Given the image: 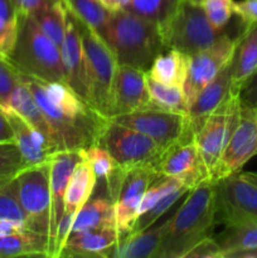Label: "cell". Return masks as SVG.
<instances>
[{
    "label": "cell",
    "mask_w": 257,
    "mask_h": 258,
    "mask_svg": "<svg viewBox=\"0 0 257 258\" xmlns=\"http://www.w3.org/2000/svg\"><path fill=\"white\" fill-rule=\"evenodd\" d=\"M20 73V72H19ZM52 130L57 150H83L97 144L108 118L66 82H52L20 73Z\"/></svg>",
    "instance_id": "6da1fadb"
},
{
    "label": "cell",
    "mask_w": 257,
    "mask_h": 258,
    "mask_svg": "<svg viewBox=\"0 0 257 258\" xmlns=\"http://www.w3.org/2000/svg\"><path fill=\"white\" fill-rule=\"evenodd\" d=\"M216 224V181L204 179L170 217L156 258H183L198 242L211 237Z\"/></svg>",
    "instance_id": "7a4b0ae2"
},
{
    "label": "cell",
    "mask_w": 257,
    "mask_h": 258,
    "mask_svg": "<svg viewBox=\"0 0 257 258\" xmlns=\"http://www.w3.org/2000/svg\"><path fill=\"white\" fill-rule=\"evenodd\" d=\"M101 37L111 48L117 64L145 72L168 49L160 27L127 9L111 13Z\"/></svg>",
    "instance_id": "3957f363"
},
{
    "label": "cell",
    "mask_w": 257,
    "mask_h": 258,
    "mask_svg": "<svg viewBox=\"0 0 257 258\" xmlns=\"http://www.w3.org/2000/svg\"><path fill=\"white\" fill-rule=\"evenodd\" d=\"M8 60L22 75L66 82L60 48L40 29L33 17L18 19L17 42Z\"/></svg>",
    "instance_id": "277c9868"
},
{
    "label": "cell",
    "mask_w": 257,
    "mask_h": 258,
    "mask_svg": "<svg viewBox=\"0 0 257 258\" xmlns=\"http://www.w3.org/2000/svg\"><path fill=\"white\" fill-rule=\"evenodd\" d=\"M68 9V8H67ZM75 15V14H73ZM77 19L82 37L87 75L91 88V105L106 118L112 113V91L117 60L102 37L85 22Z\"/></svg>",
    "instance_id": "5b68a950"
},
{
    "label": "cell",
    "mask_w": 257,
    "mask_h": 258,
    "mask_svg": "<svg viewBox=\"0 0 257 258\" xmlns=\"http://www.w3.org/2000/svg\"><path fill=\"white\" fill-rule=\"evenodd\" d=\"M166 48L194 55L214 44L224 30L214 29L203 8L190 0H180L175 13L161 30Z\"/></svg>",
    "instance_id": "8992f818"
},
{
    "label": "cell",
    "mask_w": 257,
    "mask_h": 258,
    "mask_svg": "<svg viewBox=\"0 0 257 258\" xmlns=\"http://www.w3.org/2000/svg\"><path fill=\"white\" fill-rule=\"evenodd\" d=\"M241 113V93L229 92L226 100L202 122L194 134L206 173L213 178L218 161L236 128Z\"/></svg>",
    "instance_id": "52a82bcc"
},
{
    "label": "cell",
    "mask_w": 257,
    "mask_h": 258,
    "mask_svg": "<svg viewBox=\"0 0 257 258\" xmlns=\"http://www.w3.org/2000/svg\"><path fill=\"white\" fill-rule=\"evenodd\" d=\"M17 197L27 216V228L47 237L49 232V163L28 165L13 178Z\"/></svg>",
    "instance_id": "ba28073f"
},
{
    "label": "cell",
    "mask_w": 257,
    "mask_h": 258,
    "mask_svg": "<svg viewBox=\"0 0 257 258\" xmlns=\"http://www.w3.org/2000/svg\"><path fill=\"white\" fill-rule=\"evenodd\" d=\"M97 145L105 148L123 169L146 165L154 168V164L164 151L149 136L113 122L110 118L98 136Z\"/></svg>",
    "instance_id": "9c48e42d"
},
{
    "label": "cell",
    "mask_w": 257,
    "mask_h": 258,
    "mask_svg": "<svg viewBox=\"0 0 257 258\" xmlns=\"http://www.w3.org/2000/svg\"><path fill=\"white\" fill-rule=\"evenodd\" d=\"M110 120L149 136L164 150L188 134H194L188 113L155 107L113 116Z\"/></svg>",
    "instance_id": "30bf717a"
},
{
    "label": "cell",
    "mask_w": 257,
    "mask_h": 258,
    "mask_svg": "<svg viewBox=\"0 0 257 258\" xmlns=\"http://www.w3.org/2000/svg\"><path fill=\"white\" fill-rule=\"evenodd\" d=\"M217 223L257 221V186L238 173L216 181Z\"/></svg>",
    "instance_id": "8fae6325"
},
{
    "label": "cell",
    "mask_w": 257,
    "mask_h": 258,
    "mask_svg": "<svg viewBox=\"0 0 257 258\" xmlns=\"http://www.w3.org/2000/svg\"><path fill=\"white\" fill-rule=\"evenodd\" d=\"M236 44L237 37L232 38L228 33L224 32L222 37L208 49L190 55L188 73L183 86L184 98L188 110L201 91L231 60Z\"/></svg>",
    "instance_id": "7c38bea8"
},
{
    "label": "cell",
    "mask_w": 257,
    "mask_h": 258,
    "mask_svg": "<svg viewBox=\"0 0 257 258\" xmlns=\"http://www.w3.org/2000/svg\"><path fill=\"white\" fill-rule=\"evenodd\" d=\"M257 155V108L241 103L239 121L218 161L212 180L217 181L241 171Z\"/></svg>",
    "instance_id": "4fadbf2b"
},
{
    "label": "cell",
    "mask_w": 257,
    "mask_h": 258,
    "mask_svg": "<svg viewBox=\"0 0 257 258\" xmlns=\"http://www.w3.org/2000/svg\"><path fill=\"white\" fill-rule=\"evenodd\" d=\"M156 178H159V175L150 165L136 166L125 170L120 186L112 199L115 206L116 231L120 239L130 233L138 218L141 198Z\"/></svg>",
    "instance_id": "5bb4252c"
},
{
    "label": "cell",
    "mask_w": 257,
    "mask_h": 258,
    "mask_svg": "<svg viewBox=\"0 0 257 258\" xmlns=\"http://www.w3.org/2000/svg\"><path fill=\"white\" fill-rule=\"evenodd\" d=\"M81 150H59L48 158L49 163L50 213L48 232V257L54 258L58 224L65 213L66 191L76 165L82 160Z\"/></svg>",
    "instance_id": "9a60e30c"
},
{
    "label": "cell",
    "mask_w": 257,
    "mask_h": 258,
    "mask_svg": "<svg viewBox=\"0 0 257 258\" xmlns=\"http://www.w3.org/2000/svg\"><path fill=\"white\" fill-rule=\"evenodd\" d=\"M154 170L159 176L180 179L191 188L204 179H209L202 163L194 134H188L178 143L166 148L154 164Z\"/></svg>",
    "instance_id": "2e32d148"
},
{
    "label": "cell",
    "mask_w": 257,
    "mask_h": 258,
    "mask_svg": "<svg viewBox=\"0 0 257 258\" xmlns=\"http://www.w3.org/2000/svg\"><path fill=\"white\" fill-rule=\"evenodd\" d=\"M59 48L66 83L80 97H82L91 105L90 81H88L87 62H86L81 30L78 27L77 19L68 9L65 39Z\"/></svg>",
    "instance_id": "e0dca14e"
},
{
    "label": "cell",
    "mask_w": 257,
    "mask_h": 258,
    "mask_svg": "<svg viewBox=\"0 0 257 258\" xmlns=\"http://www.w3.org/2000/svg\"><path fill=\"white\" fill-rule=\"evenodd\" d=\"M155 106L149 93L145 71L117 64L113 82L111 117Z\"/></svg>",
    "instance_id": "ac0fdd59"
},
{
    "label": "cell",
    "mask_w": 257,
    "mask_h": 258,
    "mask_svg": "<svg viewBox=\"0 0 257 258\" xmlns=\"http://www.w3.org/2000/svg\"><path fill=\"white\" fill-rule=\"evenodd\" d=\"M116 229H86L71 232L59 258H108L117 246Z\"/></svg>",
    "instance_id": "d6986e66"
},
{
    "label": "cell",
    "mask_w": 257,
    "mask_h": 258,
    "mask_svg": "<svg viewBox=\"0 0 257 258\" xmlns=\"http://www.w3.org/2000/svg\"><path fill=\"white\" fill-rule=\"evenodd\" d=\"M257 73V23L244 24L237 35V44L231 59V91L242 88Z\"/></svg>",
    "instance_id": "ffe728a7"
},
{
    "label": "cell",
    "mask_w": 257,
    "mask_h": 258,
    "mask_svg": "<svg viewBox=\"0 0 257 258\" xmlns=\"http://www.w3.org/2000/svg\"><path fill=\"white\" fill-rule=\"evenodd\" d=\"M4 110L14 133L15 144L19 148L27 165L44 163L53 153L57 151L52 143L47 140L37 128L33 127L17 111L10 107Z\"/></svg>",
    "instance_id": "44dd1931"
},
{
    "label": "cell",
    "mask_w": 257,
    "mask_h": 258,
    "mask_svg": "<svg viewBox=\"0 0 257 258\" xmlns=\"http://www.w3.org/2000/svg\"><path fill=\"white\" fill-rule=\"evenodd\" d=\"M229 92H231V60L201 91L189 107L188 117L194 134L202 122L226 100Z\"/></svg>",
    "instance_id": "7402d4cb"
},
{
    "label": "cell",
    "mask_w": 257,
    "mask_h": 258,
    "mask_svg": "<svg viewBox=\"0 0 257 258\" xmlns=\"http://www.w3.org/2000/svg\"><path fill=\"white\" fill-rule=\"evenodd\" d=\"M175 209L170 213L169 218L164 219L159 223V226L145 229L139 233L130 234L118 241L113 258H156L159 248L161 246L164 236H165L166 228H168L170 217Z\"/></svg>",
    "instance_id": "603a6c76"
},
{
    "label": "cell",
    "mask_w": 257,
    "mask_h": 258,
    "mask_svg": "<svg viewBox=\"0 0 257 258\" xmlns=\"http://www.w3.org/2000/svg\"><path fill=\"white\" fill-rule=\"evenodd\" d=\"M97 176L95 170L85 159L76 165L66 191L65 213L76 217L82 207L87 203L95 190Z\"/></svg>",
    "instance_id": "cb8c5ba5"
},
{
    "label": "cell",
    "mask_w": 257,
    "mask_h": 258,
    "mask_svg": "<svg viewBox=\"0 0 257 258\" xmlns=\"http://www.w3.org/2000/svg\"><path fill=\"white\" fill-rule=\"evenodd\" d=\"M189 58L190 55L169 48L155 58L146 75L164 85L183 87L188 73Z\"/></svg>",
    "instance_id": "d4e9b609"
},
{
    "label": "cell",
    "mask_w": 257,
    "mask_h": 258,
    "mask_svg": "<svg viewBox=\"0 0 257 258\" xmlns=\"http://www.w3.org/2000/svg\"><path fill=\"white\" fill-rule=\"evenodd\" d=\"M86 229H116L115 206L110 197L90 199L78 212L72 232Z\"/></svg>",
    "instance_id": "484cf974"
},
{
    "label": "cell",
    "mask_w": 257,
    "mask_h": 258,
    "mask_svg": "<svg viewBox=\"0 0 257 258\" xmlns=\"http://www.w3.org/2000/svg\"><path fill=\"white\" fill-rule=\"evenodd\" d=\"M48 257L47 237L25 229L17 234L0 237V258Z\"/></svg>",
    "instance_id": "4316f807"
},
{
    "label": "cell",
    "mask_w": 257,
    "mask_h": 258,
    "mask_svg": "<svg viewBox=\"0 0 257 258\" xmlns=\"http://www.w3.org/2000/svg\"><path fill=\"white\" fill-rule=\"evenodd\" d=\"M9 107L13 108L14 111H17V112L19 113L20 116H23L33 127L37 128L47 140H49L50 143H52V145L54 146L55 150H57V146H55L49 123H48L44 113L42 112L39 106L35 102L34 97H33L29 88L25 86V83L23 82L22 80H20V83L18 85V87L15 88L14 92H13L12 97H10Z\"/></svg>",
    "instance_id": "83f0119b"
},
{
    "label": "cell",
    "mask_w": 257,
    "mask_h": 258,
    "mask_svg": "<svg viewBox=\"0 0 257 258\" xmlns=\"http://www.w3.org/2000/svg\"><path fill=\"white\" fill-rule=\"evenodd\" d=\"M216 241L222 249V258L232 252L257 248V221L224 226Z\"/></svg>",
    "instance_id": "f1b7e54d"
},
{
    "label": "cell",
    "mask_w": 257,
    "mask_h": 258,
    "mask_svg": "<svg viewBox=\"0 0 257 258\" xmlns=\"http://www.w3.org/2000/svg\"><path fill=\"white\" fill-rule=\"evenodd\" d=\"M30 17L34 18L40 29L60 47L66 34L67 27V7L65 2L59 0L53 4L45 5Z\"/></svg>",
    "instance_id": "f546056e"
},
{
    "label": "cell",
    "mask_w": 257,
    "mask_h": 258,
    "mask_svg": "<svg viewBox=\"0 0 257 258\" xmlns=\"http://www.w3.org/2000/svg\"><path fill=\"white\" fill-rule=\"evenodd\" d=\"M180 0H131L127 10L159 25L163 30L175 13Z\"/></svg>",
    "instance_id": "4dcf8cb0"
},
{
    "label": "cell",
    "mask_w": 257,
    "mask_h": 258,
    "mask_svg": "<svg viewBox=\"0 0 257 258\" xmlns=\"http://www.w3.org/2000/svg\"><path fill=\"white\" fill-rule=\"evenodd\" d=\"M146 83H148L151 101L156 108L173 111V112L188 113L183 87L164 85V83L150 78L148 75H146Z\"/></svg>",
    "instance_id": "1f68e13d"
},
{
    "label": "cell",
    "mask_w": 257,
    "mask_h": 258,
    "mask_svg": "<svg viewBox=\"0 0 257 258\" xmlns=\"http://www.w3.org/2000/svg\"><path fill=\"white\" fill-rule=\"evenodd\" d=\"M66 7L80 20L85 22L101 35L110 20L111 13L100 0H63Z\"/></svg>",
    "instance_id": "d6a6232c"
},
{
    "label": "cell",
    "mask_w": 257,
    "mask_h": 258,
    "mask_svg": "<svg viewBox=\"0 0 257 258\" xmlns=\"http://www.w3.org/2000/svg\"><path fill=\"white\" fill-rule=\"evenodd\" d=\"M191 189L193 188H190L189 185L180 186V188H178L176 190L171 191L170 194L164 197L163 199H160L155 206L151 207L149 211H146L145 213H143L141 216H139L138 218H136L135 223H134L133 228H131L130 233H128L127 236L139 233V232H143L145 231V229L150 228V227L153 226V224H155L164 214L168 213L169 211H171L173 207L175 206L183 197H185Z\"/></svg>",
    "instance_id": "836d02e7"
},
{
    "label": "cell",
    "mask_w": 257,
    "mask_h": 258,
    "mask_svg": "<svg viewBox=\"0 0 257 258\" xmlns=\"http://www.w3.org/2000/svg\"><path fill=\"white\" fill-rule=\"evenodd\" d=\"M81 153H82V158L91 164L97 179L105 180L106 184L110 183L122 169L116 163L112 155L105 148L97 144L83 149Z\"/></svg>",
    "instance_id": "e575fe53"
},
{
    "label": "cell",
    "mask_w": 257,
    "mask_h": 258,
    "mask_svg": "<svg viewBox=\"0 0 257 258\" xmlns=\"http://www.w3.org/2000/svg\"><path fill=\"white\" fill-rule=\"evenodd\" d=\"M184 185H186V184L178 178H171V176H159V178H156L149 185V188L146 189L143 198H141L140 204H139L138 217L145 213L146 211H149L151 207L155 206L164 197H166L171 191L176 190V189Z\"/></svg>",
    "instance_id": "d590c367"
},
{
    "label": "cell",
    "mask_w": 257,
    "mask_h": 258,
    "mask_svg": "<svg viewBox=\"0 0 257 258\" xmlns=\"http://www.w3.org/2000/svg\"><path fill=\"white\" fill-rule=\"evenodd\" d=\"M28 166L15 143H0V180L9 181Z\"/></svg>",
    "instance_id": "8d00e7d4"
},
{
    "label": "cell",
    "mask_w": 257,
    "mask_h": 258,
    "mask_svg": "<svg viewBox=\"0 0 257 258\" xmlns=\"http://www.w3.org/2000/svg\"><path fill=\"white\" fill-rule=\"evenodd\" d=\"M0 219L19 222L27 227V216L17 197L13 179L0 185Z\"/></svg>",
    "instance_id": "74e56055"
},
{
    "label": "cell",
    "mask_w": 257,
    "mask_h": 258,
    "mask_svg": "<svg viewBox=\"0 0 257 258\" xmlns=\"http://www.w3.org/2000/svg\"><path fill=\"white\" fill-rule=\"evenodd\" d=\"M206 17L212 27L217 30H224L234 15L233 0H201Z\"/></svg>",
    "instance_id": "f35d334b"
},
{
    "label": "cell",
    "mask_w": 257,
    "mask_h": 258,
    "mask_svg": "<svg viewBox=\"0 0 257 258\" xmlns=\"http://www.w3.org/2000/svg\"><path fill=\"white\" fill-rule=\"evenodd\" d=\"M20 83V73L7 58L0 55V106L9 107L10 97Z\"/></svg>",
    "instance_id": "ab89813d"
},
{
    "label": "cell",
    "mask_w": 257,
    "mask_h": 258,
    "mask_svg": "<svg viewBox=\"0 0 257 258\" xmlns=\"http://www.w3.org/2000/svg\"><path fill=\"white\" fill-rule=\"evenodd\" d=\"M18 35V20L8 19L0 15V55L9 58L14 49Z\"/></svg>",
    "instance_id": "60d3db41"
},
{
    "label": "cell",
    "mask_w": 257,
    "mask_h": 258,
    "mask_svg": "<svg viewBox=\"0 0 257 258\" xmlns=\"http://www.w3.org/2000/svg\"><path fill=\"white\" fill-rule=\"evenodd\" d=\"M183 258H222V249L216 238L207 237L191 247Z\"/></svg>",
    "instance_id": "b9f144b4"
},
{
    "label": "cell",
    "mask_w": 257,
    "mask_h": 258,
    "mask_svg": "<svg viewBox=\"0 0 257 258\" xmlns=\"http://www.w3.org/2000/svg\"><path fill=\"white\" fill-rule=\"evenodd\" d=\"M57 2H59V0H12L15 12H17L18 19L19 18L30 17L37 10H39L40 8Z\"/></svg>",
    "instance_id": "7bdbcfd3"
},
{
    "label": "cell",
    "mask_w": 257,
    "mask_h": 258,
    "mask_svg": "<svg viewBox=\"0 0 257 258\" xmlns=\"http://www.w3.org/2000/svg\"><path fill=\"white\" fill-rule=\"evenodd\" d=\"M234 15L244 24L257 23V0H241L234 2Z\"/></svg>",
    "instance_id": "ee69618b"
},
{
    "label": "cell",
    "mask_w": 257,
    "mask_h": 258,
    "mask_svg": "<svg viewBox=\"0 0 257 258\" xmlns=\"http://www.w3.org/2000/svg\"><path fill=\"white\" fill-rule=\"evenodd\" d=\"M241 103L243 106L257 108V73L242 88Z\"/></svg>",
    "instance_id": "f6af8a7d"
},
{
    "label": "cell",
    "mask_w": 257,
    "mask_h": 258,
    "mask_svg": "<svg viewBox=\"0 0 257 258\" xmlns=\"http://www.w3.org/2000/svg\"><path fill=\"white\" fill-rule=\"evenodd\" d=\"M0 143H15L14 133L7 117L4 107L0 106Z\"/></svg>",
    "instance_id": "bcb514c9"
},
{
    "label": "cell",
    "mask_w": 257,
    "mask_h": 258,
    "mask_svg": "<svg viewBox=\"0 0 257 258\" xmlns=\"http://www.w3.org/2000/svg\"><path fill=\"white\" fill-rule=\"evenodd\" d=\"M25 229H28L25 224L19 223V222L10 221V219H0V237L20 233Z\"/></svg>",
    "instance_id": "7dc6e473"
},
{
    "label": "cell",
    "mask_w": 257,
    "mask_h": 258,
    "mask_svg": "<svg viewBox=\"0 0 257 258\" xmlns=\"http://www.w3.org/2000/svg\"><path fill=\"white\" fill-rule=\"evenodd\" d=\"M101 4L106 8L110 13L121 12V10H126L130 5L131 0H100Z\"/></svg>",
    "instance_id": "c3c4849f"
},
{
    "label": "cell",
    "mask_w": 257,
    "mask_h": 258,
    "mask_svg": "<svg viewBox=\"0 0 257 258\" xmlns=\"http://www.w3.org/2000/svg\"><path fill=\"white\" fill-rule=\"evenodd\" d=\"M224 258H257V248L232 252V253L226 254Z\"/></svg>",
    "instance_id": "681fc988"
},
{
    "label": "cell",
    "mask_w": 257,
    "mask_h": 258,
    "mask_svg": "<svg viewBox=\"0 0 257 258\" xmlns=\"http://www.w3.org/2000/svg\"><path fill=\"white\" fill-rule=\"evenodd\" d=\"M239 174H241L244 179H247V180L251 181L252 184H254V185L257 186V173L256 171H239Z\"/></svg>",
    "instance_id": "f907efd6"
},
{
    "label": "cell",
    "mask_w": 257,
    "mask_h": 258,
    "mask_svg": "<svg viewBox=\"0 0 257 258\" xmlns=\"http://www.w3.org/2000/svg\"><path fill=\"white\" fill-rule=\"evenodd\" d=\"M190 2H193V3H198V4H199V3H201V0H190Z\"/></svg>",
    "instance_id": "816d5d0a"
},
{
    "label": "cell",
    "mask_w": 257,
    "mask_h": 258,
    "mask_svg": "<svg viewBox=\"0 0 257 258\" xmlns=\"http://www.w3.org/2000/svg\"><path fill=\"white\" fill-rule=\"evenodd\" d=\"M5 183H8V181H4V180H0V185H3V184H5Z\"/></svg>",
    "instance_id": "f5cc1de1"
}]
</instances>
